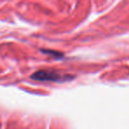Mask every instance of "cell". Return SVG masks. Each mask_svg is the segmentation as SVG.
<instances>
[{"label": "cell", "mask_w": 129, "mask_h": 129, "mask_svg": "<svg viewBox=\"0 0 129 129\" xmlns=\"http://www.w3.org/2000/svg\"><path fill=\"white\" fill-rule=\"evenodd\" d=\"M31 79L40 81H53V82H64L74 79L72 75L62 74L57 71H37L31 75Z\"/></svg>", "instance_id": "1"}]
</instances>
